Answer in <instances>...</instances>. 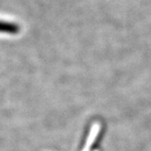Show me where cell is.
I'll use <instances>...</instances> for the list:
<instances>
[{
	"label": "cell",
	"instance_id": "1",
	"mask_svg": "<svg viewBox=\"0 0 151 151\" xmlns=\"http://www.w3.org/2000/svg\"><path fill=\"white\" fill-rule=\"evenodd\" d=\"M20 26L14 22L0 20V33L7 35H17L20 31Z\"/></svg>",
	"mask_w": 151,
	"mask_h": 151
}]
</instances>
